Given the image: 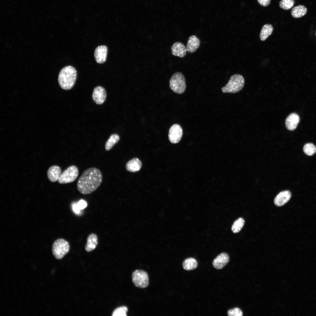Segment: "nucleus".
<instances>
[{
	"label": "nucleus",
	"instance_id": "nucleus-1",
	"mask_svg": "<svg viewBox=\"0 0 316 316\" xmlns=\"http://www.w3.org/2000/svg\"><path fill=\"white\" fill-rule=\"evenodd\" d=\"M102 181L100 171L96 167H91L85 170L78 180L77 187L81 194L87 195L95 190Z\"/></svg>",
	"mask_w": 316,
	"mask_h": 316
},
{
	"label": "nucleus",
	"instance_id": "nucleus-2",
	"mask_svg": "<svg viewBox=\"0 0 316 316\" xmlns=\"http://www.w3.org/2000/svg\"><path fill=\"white\" fill-rule=\"evenodd\" d=\"M77 71L73 67L68 66L63 68L58 76V82L60 87L65 90H69L73 86L76 79Z\"/></svg>",
	"mask_w": 316,
	"mask_h": 316
},
{
	"label": "nucleus",
	"instance_id": "nucleus-3",
	"mask_svg": "<svg viewBox=\"0 0 316 316\" xmlns=\"http://www.w3.org/2000/svg\"><path fill=\"white\" fill-rule=\"evenodd\" d=\"M245 83L243 76L235 74L230 78L228 83L222 87L221 91L224 93H236L240 91L243 87Z\"/></svg>",
	"mask_w": 316,
	"mask_h": 316
},
{
	"label": "nucleus",
	"instance_id": "nucleus-4",
	"mask_svg": "<svg viewBox=\"0 0 316 316\" xmlns=\"http://www.w3.org/2000/svg\"><path fill=\"white\" fill-rule=\"evenodd\" d=\"M169 87L177 94H181L184 92L186 85L184 76L181 73L177 72L173 74L169 80Z\"/></svg>",
	"mask_w": 316,
	"mask_h": 316
},
{
	"label": "nucleus",
	"instance_id": "nucleus-5",
	"mask_svg": "<svg viewBox=\"0 0 316 316\" xmlns=\"http://www.w3.org/2000/svg\"><path fill=\"white\" fill-rule=\"evenodd\" d=\"M70 248L69 244L67 241L63 238L58 239L52 245V253L56 258L60 260L68 253Z\"/></svg>",
	"mask_w": 316,
	"mask_h": 316
},
{
	"label": "nucleus",
	"instance_id": "nucleus-6",
	"mask_svg": "<svg viewBox=\"0 0 316 316\" xmlns=\"http://www.w3.org/2000/svg\"><path fill=\"white\" fill-rule=\"evenodd\" d=\"M79 171L76 166L73 165L61 173L58 181L60 184H66L74 181L77 178Z\"/></svg>",
	"mask_w": 316,
	"mask_h": 316
},
{
	"label": "nucleus",
	"instance_id": "nucleus-7",
	"mask_svg": "<svg viewBox=\"0 0 316 316\" xmlns=\"http://www.w3.org/2000/svg\"><path fill=\"white\" fill-rule=\"evenodd\" d=\"M132 282L137 287L140 288H145L149 284V279L147 273L142 270H136L132 274Z\"/></svg>",
	"mask_w": 316,
	"mask_h": 316
},
{
	"label": "nucleus",
	"instance_id": "nucleus-8",
	"mask_svg": "<svg viewBox=\"0 0 316 316\" xmlns=\"http://www.w3.org/2000/svg\"><path fill=\"white\" fill-rule=\"evenodd\" d=\"M183 135V130L181 126L175 124L170 128L168 134L169 139L172 143H178L180 140Z\"/></svg>",
	"mask_w": 316,
	"mask_h": 316
},
{
	"label": "nucleus",
	"instance_id": "nucleus-9",
	"mask_svg": "<svg viewBox=\"0 0 316 316\" xmlns=\"http://www.w3.org/2000/svg\"><path fill=\"white\" fill-rule=\"evenodd\" d=\"M107 94L104 88L102 86H98L94 89L92 97L94 101L97 104H101L104 102Z\"/></svg>",
	"mask_w": 316,
	"mask_h": 316
},
{
	"label": "nucleus",
	"instance_id": "nucleus-10",
	"mask_svg": "<svg viewBox=\"0 0 316 316\" xmlns=\"http://www.w3.org/2000/svg\"><path fill=\"white\" fill-rule=\"evenodd\" d=\"M108 52L107 47L101 45L97 47L95 49L94 56L96 62L99 63H102L106 60Z\"/></svg>",
	"mask_w": 316,
	"mask_h": 316
},
{
	"label": "nucleus",
	"instance_id": "nucleus-11",
	"mask_svg": "<svg viewBox=\"0 0 316 316\" xmlns=\"http://www.w3.org/2000/svg\"><path fill=\"white\" fill-rule=\"evenodd\" d=\"M229 260V257L227 253H221L214 260L212 265L215 268L218 269H221L228 263Z\"/></svg>",
	"mask_w": 316,
	"mask_h": 316
},
{
	"label": "nucleus",
	"instance_id": "nucleus-12",
	"mask_svg": "<svg viewBox=\"0 0 316 316\" xmlns=\"http://www.w3.org/2000/svg\"><path fill=\"white\" fill-rule=\"evenodd\" d=\"M300 118L297 114L292 113L289 114L285 120V126L286 128L289 130L295 129L299 123Z\"/></svg>",
	"mask_w": 316,
	"mask_h": 316
},
{
	"label": "nucleus",
	"instance_id": "nucleus-13",
	"mask_svg": "<svg viewBox=\"0 0 316 316\" xmlns=\"http://www.w3.org/2000/svg\"><path fill=\"white\" fill-rule=\"evenodd\" d=\"M291 196V192L288 190L279 193L275 197L274 202L276 205L281 206L286 203L290 199Z\"/></svg>",
	"mask_w": 316,
	"mask_h": 316
},
{
	"label": "nucleus",
	"instance_id": "nucleus-14",
	"mask_svg": "<svg viewBox=\"0 0 316 316\" xmlns=\"http://www.w3.org/2000/svg\"><path fill=\"white\" fill-rule=\"evenodd\" d=\"M187 50L186 47L182 43L176 42L172 45L171 47V52L172 54L175 56L180 58L184 57L186 54Z\"/></svg>",
	"mask_w": 316,
	"mask_h": 316
},
{
	"label": "nucleus",
	"instance_id": "nucleus-15",
	"mask_svg": "<svg viewBox=\"0 0 316 316\" xmlns=\"http://www.w3.org/2000/svg\"><path fill=\"white\" fill-rule=\"evenodd\" d=\"M200 44V40L197 36L194 35L190 36L187 43V51L190 53L195 52L199 47Z\"/></svg>",
	"mask_w": 316,
	"mask_h": 316
},
{
	"label": "nucleus",
	"instance_id": "nucleus-16",
	"mask_svg": "<svg viewBox=\"0 0 316 316\" xmlns=\"http://www.w3.org/2000/svg\"><path fill=\"white\" fill-rule=\"evenodd\" d=\"M60 167L57 165L51 166L48 169L47 175L49 180L51 182L58 181L61 174Z\"/></svg>",
	"mask_w": 316,
	"mask_h": 316
},
{
	"label": "nucleus",
	"instance_id": "nucleus-17",
	"mask_svg": "<svg viewBox=\"0 0 316 316\" xmlns=\"http://www.w3.org/2000/svg\"><path fill=\"white\" fill-rule=\"evenodd\" d=\"M98 243V238L95 233H92L88 236L87 243L85 246V250L90 252L94 250L97 247Z\"/></svg>",
	"mask_w": 316,
	"mask_h": 316
},
{
	"label": "nucleus",
	"instance_id": "nucleus-18",
	"mask_svg": "<svg viewBox=\"0 0 316 316\" xmlns=\"http://www.w3.org/2000/svg\"><path fill=\"white\" fill-rule=\"evenodd\" d=\"M141 166V162L137 158H134L130 160L126 163V166L127 171L133 172L139 171Z\"/></svg>",
	"mask_w": 316,
	"mask_h": 316
},
{
	"label": "nucleus",
	"instance_id": "nucleus-19",
	"mask_svg": "<svg viewBox=\"0 0 316 316\" xmlns=\"http://www.w3.org/2000/svg\"><path fill=\"white\" fill-rule=\"evenodd\" d=\"M307 8L303 5H299L293 7L291 11V15L294 18H298L304 16L307 13Z\"/></svg>",
	"mask_w": 316,
	"mask_h": 316
},
{
	"label": "nucleus",
	"instance_id": "nucleus-20",
	"mask_svg": "<svg viewBox=\"0 0 316 316\" xmlns=\"http://www.w3.org/2000/svg\"><path fill=\"white\" fill-rule=\"evenodd\" d=\"M273 30L272 25L270 24L265 25L261 30L260 37L262 41H265L272 34Z\"/></svg>",
	"mask_w": 316,
	"mask_h": 316
},
{
	"label": "nucleus",
	"instance_id": "nucleus-21",
	"mask_svg": "<svg viewBox=\"0 0 316 316\" xmlns=\"http://www.w3.org/2000/svg\"><path fill=\"white\" fill-rule=\"evenodd\" d=\"M197 262L196 260L192 257L186 259L183 263V269L187 271L193 270L195 269L197 266Z\"/></svg>",
	"mask_w": 316,
	"mask_h": 316
},
{
	"label": "nucleus",
	"instance_id": "nucleus-22",
	"mask_svg": "<svg viewBox=\"0 0 316 316\" xmlns=\"http://www.w3.org/2000/svg\"><path fill=\"white\" fill-rule=\"evenodd\" d=\"M119 139V136L117 134H112L111 135L105 144V150L107 151L110 150L118 142Z\"/></svg>",
	"mask_w": 316,
	"mask_h": 316
},
{
	"label": "nucleus",
	"instance_id": "nucleus-23",
	"mask_svg": "<svg viewBox=\"0 0 316 316\" xmlns=\"http://www.w3.org/2000/svg\"><path fill=\"white\" fill-rule=\"evenodd\" d=\"M244 223V219L242 218H240L236 220L231 227V230L233 232L236 233L239 232L243 226Z\"/></svg>",
	"mask_w": 316,
	"mask_h": 316
},
{
	"label": "nucleus",
	"instance_id": "nucleus-24",
	"mask_svg": "<svg viewBox=\"0 0 316 316\" xmlns=\"http://www.w3.org/2000/svg\"><path fill=\"white\" fill-rule=\"evenodd\" d=\"M303 150L306 154L311 156L315 153L316 147L312 143H307L304 145L303 147Z\"/></svg>",
	"mask_w": 316,
	"mask_h": 316
},
{
	"label": "nucleus",
	"instance_id": "nucleus-25",
	"mask_svg": "<svg viewBox=\"0 0 316 316\" xmlns=\"http://www.w3.org/2000/svg\"><path fill=\"white\" fill-rule=\"evenodd\" d=\"M295 1L293 0H282L279 2V6L284 10H288L293 6Z\"/></svg>",
	"mask_w": 316,
	"mask_h": 316
},
{
	"label": "nucleus",
	"instance_id": "nucleus-26",
	"mask_svg": "<svg viewBox=\"0 0 316 316\" xmlns=\"http://www.w3.org/2000/svg\"><path fill=\"white\" fill-rule=\"evenodd\" d=\"M128 309L126 306H122L116 308L112 313L113 316H126Z\"/></svg>",
	"mask_w": 316,
	"mask_h": 316
},
{
	"label": "nucleus",
	"instance_id": "nucleus-27",
	"mask_svg": "<svg viewBox=\"0 0 316 316\" xmlns=\"http://www.w3.org/2000/svg\"><path fill=\"white\" fill-rule=\"evenodd\" d=\"M227 314L229 316H242L243 315L242 310L238 308L229 310Z\"/></svg>",
	"mask_w": 316,
	"mask_h": 316
},
{
	"label": "nucleus",
	"instance_id": "nucleus-28",
	"mask_svg": "<svg viewBox=\"0 0 316 316\" xmlns=\"http://www.w3.org/2000/svg\"><path fill=\"white\" fill-rule=\"evenodd\" d=\"M78 208L80 209H83L85 208L87 206V202L83 200H79L77 203Z\"/></svg>",
	"mask_w": 316,
	"mask_h": 316
},
{
	"label": "nucleus",
	"instance_id": "nucleus-29",
	"mask_svg": "<svg viewBox=\"0 0 316 316\" xmlns=\"http://www.w3.org/2000/svg\"><path fill=\"white\" fill-rule=\"evenodd\" d=\"M258 3L261 6H266L270 3L271 0H257Z\"/></svg>",
	"mask_w": 316,
	"mask_h": 316
},
{
	"label": "nucleus",
	"instance_id": "nucleus-30",
	"mask_svg": "<svg viewBox=\"0 0 316 316\" xmlns=\"http://www.w3.org/2000/svg\"><path fill=\"white\" fill-rule=\"evenodd\" d=\"M72 209L73 211L76 214H79L80 213V210L78 207L77 204L75 203H73L72 205Z\"/></svg>",
	"mask_w": 316,
	"mask_h": 316
},
{
	"label": "nucleus",
	"instance_id": "nucleus-31",
	"mask_svg": "<svg viewBox=\"0 0 316 316\" xmlns=\"http://www.w3.org/2000/svg\"><path fill=\"white\" fill-rule=\"evenodd\" d=\"M315 35H316V32Z\"/></svg>",
	"mask_w": 316,
	"mask_h": 316
}]
</instances>
